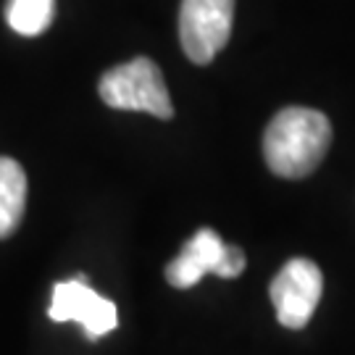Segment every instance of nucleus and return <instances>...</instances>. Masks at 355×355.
<instances>
[{"label":"nucleus","instance_id":"obj_8","mask_svg":"<svg viewBox=\"0 0 355 355\" xmlns=\"http://www.w3.org/2000/svg\"><path fill=\"white\" fill-rule=\"evenodd\" d=\"M55 0H8L6 3V21L16 35L37 37L53 24Z\"/></svg>","mask_w":355,"mask_h":355},{"label":"nucleus","instance_id":"obj_2","mask_svg":"<svg viewBox=\"0 0 355 355\" xmlns=\"http://www.w3.org/2000/svg\"><path fill=\"white\" fill-rule=\"evenodd\" d=\"M98 92L103 103L116 111H145L158 119L174 116V103L164 82V74L145 55L108 69L101 76Z\"/></svg>","mask_w":355,"mask_h":355},{"label":"nucleus","instance_id":"obj_5","mask_svg":"<svg viewBox=\"0 0 355 355\" xmlns=\"http://www.w3.org/2000/svg\"><path fill=\"white\" fill-rule=\"evenodd\" d=\"M324 292L321 268L311 258H292L274 277L268 295L284 329H305Z\"/></svg>","mask_w":355,"mask_h":355},{"label":"nucleus","instance_id":"obj_4","mask_svg":"<svg viewBox=\"0 0 355 355\" xmlns=\"http://www.w3.org/2000/svg\"><path fill=\"white\" fill-rule=\"evenodd\" d=\"M234 21V0H182L179 40L192 64H211L227 48Z\"/></svg>","mask_w":355,"mask_h":355},{"label":"nucleus","instance_id":"obj_3","mask_svg":"<svg viewBox=\"0 0 355 355\" xmlns=\"http://www.w3.org/2000/svg\"><path fill=\"white\" fill-rule=\"evenodd\" d=\"M245 253L237 245H227L214 229H198L179 255L166 266V282L177 290H190L205 274L221 279H237L245 271Z\"/></svg>","mask_w":355,"mask_h":355},{"label":"nucleus","instance_id":"obj_7","mask_svg":"<svg viewBox=\"0 0 355 355\" xmlns=\"http://www.w3.org/2000/svg\"><path fill=\"white\" fill-rule=\"evenodd\" d=\"M26 174L13 158L0 155V240L11 237L24 218Z\"/></svg>","mask_w":355,"mask_h":355},{"label":"nucleus","instance_id":"obj_6","mask_svg":"<svg viewBox=\"0 0 355 355\" xmlns=\"http://www.w3.org/2000/svg\"><path fill=\"white\" fill-rule=\"evenodd\" d=\"M48 316L58 324L76 321L85 327L87 340H101L108 331L119 327V311L111 300L101 297L98 292L87 287V279L79 274L69 282H58L53 287V300Z\"/></svg>","mask_w":355,"mask_h":355},{"label":"nucleus","instance_id":"obj_1","mask_svg":"<svg viewBox=\"0 0 355 355\" xmlns=\"http://www.w3.org/2000/svg\"><path fill=\"white\" fill-rule=\"evenodd\" d=\"M331 142L329 119L303 105H290L271 119L263 135V158L268 168L284 179L313 174Z\"/></svg>","mask_w":355,"mask_h":355}]
</instances>
